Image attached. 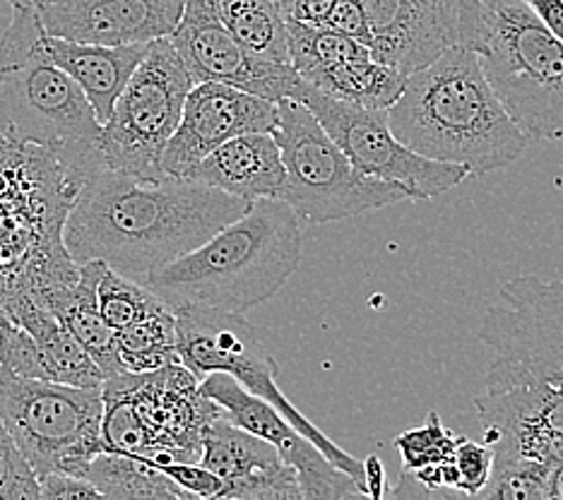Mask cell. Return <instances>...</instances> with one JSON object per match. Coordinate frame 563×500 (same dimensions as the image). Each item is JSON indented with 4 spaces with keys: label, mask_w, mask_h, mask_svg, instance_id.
Here are the masks:
<instances>
[{
    "label": "cell",
    "mask_w": 563,
    "mask_h": 500,
    "mask_svg": "<svg viewBox=\"0 0 563 500\" xmlns=\"http://www.w3.org/2000/svg\"><path fill=\"white\" fill-rule=\"evenodd\" d=\"M249 204L198 181H147L101 166L75 192L63 246L73 263L101 260L145 285L155 269L198 248Z\"/></svg>",
    "instance_id": "6da1fadb"
},
{
    "label": "cell",
    "mask_w": 563,
    "mask_h": 500,
    "mask_svg": "<svg viewBox=\"0 0 563 500\" xmlns=\"http://www.w3.org/2000/svg\"><path fill=\"white\" fill-rule=\"evenodd\" d=\"M393 135L421 157L460 164L470 176L518 162L530 137L510 121L472 48L451 46L407 75L386 111Z\"/></svg>",
    "instance_id": "7a4b0ae2"
},
{
    "label": "cell",
    "mask_w": 563,
    "mask_h": 500,
    "mask_svg": "<svg viewBox=\"0 0 563 500\" xmlns=\"http://www.w3.org/2000/svg\"><path fill=\"white\" fill-rule=\"evenodd\" d=\"M299 216L285 200H251L241 216L145 281L172 308L246 313L277 297L301 263Z\"/></svg>",
    "instance_id": "3957f363"
},
{
    "label": "cell",
    "mask_w": 563,
    "mask_h": 500,
    "mask_svg": "<svg viewBox=\"0 0 563 500\" xmlns=\"http://www.w3.org/2000/svg\"><path fill=\"white\" fill-rule=\"evenodd\" d=\"M36 10L12 8L0 36V140L48 152L78 190L104 166L101 123L82 89L48 58Z\"/></svg>",
    "instance_id": "277c9868"
},
{
    "label": "cell",
    "mask_w": 563,
    "mask_h": 500,
    "mask_svg": "<svg viewBox=\"0 0 563 500\" xmlns=\"http://www.w3.org/2000/svg\"><path fill=\"white\" fill-rule=\"evenodd\" d=\"M475 54L522 135L563 140V44L528 0H482Z\"/></svg>",
    "instance_id": "5b68a950"
},
{
    "label": "cell",
    "mask_w": 563,
    "mask_h": 500,
    "mask_svg": "<svg viewBox=\"0 0 563 500\" xmlns=\"http://www.w3.org/2000/svg\"><path fill=\"white\" fill-rule=\"evenodd\" d=\"M198 382L184 364L104 378V451L147 457L155 465L198 462L205 426L224 414L220 404L200 395Z\"/></svg>",
    "instance_id": "8992f818"
},
{
    "label": "cell",
    "mask_w": 563,
    "mask_h": 500,
    "mask_svg": "<svg viewBox=\"0 0 563 500\" xmlns=\"http://www.w3.org/2000/svg\"><path fill=\"white\" fill-rule=\"evenodd\" d=\"M273 135L285 164L279 200H285L299 220L330 224L409 200L405 186L380 181L356 169L301 101H277Z\"/></svg>",
    "instance_id": "52a82bcc"
},
{
    "label": "cell",
    "mask_w": 563,
    "mask_h": 500,
    "mask_svg": "<svg viewBox=\"0 0 563 500\" xmlns=\"http://www.w3.org/2000/svg\"><path fill=\"white\" fill-rule=\"evenodd\" d=\"M101 412V388L27 378L0 366V419L36 479L54 471L85 479L89 462L104 453Z\"/></svg>",
    "instance_id": "ba28073f"
},
{
    "label": "cell",
    "mask_w": 563,
    "mask_h": 500,
    "mask_svg": "<svg viewBox=\"0 0 563 500\" xmlns=\"http://www.w3.org/2000/svg\"><path fill=\"white\" fill-rule=\"evenodd\" d=\"M176 315V346L181 364L202 380L208 374H229L236 378L251 395L261 397L285 416L294 429L303 433L332 465L347 474L362 496L364 489V462L344 453L338 443L306 419L289 397L277 385V362L267 354L255 335L253 325L241 313H224L214 308L181 305L174 308Z\"/></svg>",
    "instance_id": "9c48e42d"
},
{
    "label": "cell",
    "mask_w": 563,
    "mask_h": 500,
    "mask_svg": "<svg viewBox=\"0 0 563 500\" xmlns=\"http://www.w3.org/2000/svg\"><path fill=\"white\" fill-rule=\"evenodd\" d=\"M190 87L194 80L169 36L150 42L111 115L101 123L99 152L107 169L147 181L162 178V152L181 121Z\"/></svg>",
    "instance_id": "30bf717a"
},
{
    "label": "cell",
    "mask_w": 563,
    "mask_h": 500,
    "mask_svg": "<svg viewBox=\"0 0 563 500\" xmlns=\"http://www.w3.org/2000/svg\"><path fill=\"white\" fill-rule=\"evenodd\" d=\"M501 301L486 308L479 327L496 352L486 390L563 380V279L520 275L501 287Z\"/></svg>",
    "instance_id": "8fae6325"
},
{
    "label": "cell",
    "mask_w": 563,
    "mask_h": 500,
    "mask_svg": "<svg viewBox=\"0 0 563 500\" xmlns=\"http://www.w3.org/2000/svg\"><path fill=\"white\" fill-rule=\"evenodd\" d=\"M299 101L311 109L318 123L325 127V133L342 147L356 169L380 181L405 186L409 200L437 198L470 176L465 166L421 157L405 147L393 135L386 111L347 104L309 82Z\"/></svg>",
    "instance_id": "7c38bea8"
},
{
    "label": "cell",
    "mask_w": 563,
    "mask_h": 500,
    "mask_svg": "<svg viewBox=\"0 0 563 500\" xmlns=\"http://www.w3.org/2000/svg\"><path fill=\"white\" fill-rule=\"evenodd\" d=\"M169 42L194 85L222 82L271 101H299L303 95L306 82L291 63L253 56L229 34L208 0H186Z\"/></svg>",
    "instance_id": "4fadbf2b"
},
{
    "label": "cell",
    "mask_w": 563,
    "mask_h": 500,
    "mask_svg": "<svg viewBox=\"0 0 563 500\" xmlns=\"http://www.w3.org/2000/svg\"><path fill=\"white\" fill-rule=\"evenodd\" d=\"M277 101L222 82H198L186 97L181 121L162 152V174L188 181L190 171L227 140L275 133Z\"/></svg>",
    "instance_id": "5bb4252c"
},
{
    "label": "cell",
    "mask_w": 563,
    "mask_h": 500,
    "mask_svg": "<svg viewBox=\"0 0 563 500\" xmlns=\"http://www.w3.org/2000/svg\"><path fill=\"white\" fill-rule=\"evenodd\" d=\"M200 395L222 407L227 419L239 429L271 443L301 484L303 500H340L362 496L347 474L340 471L318 447L282 416L275 407L251 395L229 374H208L198 382Z\"/></svg>",
    "instance_id": "9a60e30c"
},
{
    "label": "cell",
    "mask_w": 563,
    "mask_h": 500,
    "mask_svg": "<svg viewBox=\"0 0 563 500\" xmlns=\"http://www.w3.org/2000/svg\"><path fill=\"white\" fill-rule=\"evenodd\" d=\"M475 407L494 457H532L556 465L563 453V380L486 390Z\"/></svg>",
    "instance_id": "2e32d148"
},
{
    "label": "cell",
    "mask_w": 563,
    "mask_h": 500,
    "mask_svg": "<svg viewBox=\"0 0 563 500\" xmlns=\"http://www.w3.org/2000/svg\"><path fill=\"white\" fill-rule=\"evenodd\" d=\"M186 0H54L36 10L51 36L82 44H150L169 36Z\"/></svg>",
    "instance_id": "e0dca14e"
},
{
    "label": "cell",
    "mask_w": 563,
    "mask_h": 500,
    "mask_svg": "<svg viewBox=\"0 0 563 500\" xmlns=\"http://www.w3.org/2000/svg\"><path fill=\"white\" fill-rule=\"evenodd\" d=\"M200 465L224 479L229 500H303L297 471L271 443L239 429L227 414L202 431Z\"/></svg>",
    "instance_id": "ac0fdd59"
},
{
    "label": "cell",
    "mask_w": 563,
    "mask_h": 500,
    "mask_svg": "<svg viewBox=\"0 0 563 500\" xmlns=\"http://www.w3.org/2000/svg\"><path fill=\"white\" fill-rule=\"evenodd\" d=\"M188 181L220 188L243 200L279 198L285 164L273 133H246L227 140L196 164Z\"/></svg>",
    "instance_id": "d6986e66"
},
{
    "label": "cell",
    "mask_w": 563,
    "mask_h": 500,
    "mask_svg": "<svg viewBox=\"0 0 563 500\" xmlns=\"http://www.w3.org/2000/svg\"><path fill=\"white\" fill-rule=\"evenodd\" d=\"M101 260H87L78 265V275L73 279H60L30 291V297L46 305L63 325H66L75 340H78L87 354L95 358L104 378L123 374V364L117 352V332L101 318L97 303V277Z\"/></svg>",
    "instance_id": "ffe728a7"
},
{
    "label": "cell",
    "mask_w": 563,
    "mask_h": 500,
    "mask_svg": "<svg viewBox=\"0 0 563 500\" xmlns=\"http://www.w3.org/2000/svg\"><path fill=\"white\" fill-rule=\"evenodd\" d=\"M44 46L48 58L82 89L99 123H104L150 44L104 46L46 34Z\"/></svg>",
    "instance_id": "44dd1931"
},
{
    "label": "cell",
    "mask_w": 563,
    "mask_h": 500,
    "mask_svg": "<svg viewBox=\"0 0 563 500\" xmlns=\"http://www.w3.org/2000/svg\"><path fill=\"white\" fill-rule=\"evenodd\" d=\"M5 313L27 330L40 346L46 380L75 385V388H101L104 382L101 368L46 305L36 303L27 291H15Z\"/></svg>",
    "instance_id": "7402d4cb"
},
{
    "label": "cell",
    "mask_w": 563,
    "mask_h": 500,
    "mask_svg": "<svg viewBox=\"0 0 563 500\" xmlns=\"http://www.w3.org/2000/svg\"><path fill=\"white\" fill-rule=\"evenodd\" d=\"M85 479L101 498L113 500H190L147 457L125 453H99L85 469Z\"/></svg>",
    "instance_id": "603a6c76"
},
{
    "label": "cell",
    "mask_w": 563,
    "mask_h": 500,
    "mask_svg": "<svg viewBox=\"0 0 563 500\" xmlns=\"http://www.w3.org/2000/svg\"><path fill=\"white\" fill-rule=\"evenodd\" d=\"M405 80L407 75L383 66L371 56V48H366L364 54L344 58L338 66L318 75L311 87L347 104L388 111L400 97Z\"/></svg>",
    "instance_id": "cb8c5ba5"
},
{
    "label": "cell",
    "mask_w": 563,
    "mask_h": 500,
    "mask_svg": "<svg viewBox=\"0 0 563 500\" xmlns=\"http://www.w3.org/2000/svg\"><path fill=\"white\" fill-rule=\"evenodd\" d=\"M214 15L253 56L289 63L287 20L271 0H208Z\"/></svg>",
    "instance_id": "d4e9b609"
},
{
    "label": "cell",
    "mask_w": 563,
    "mask_h": 500,
    "mask_svg": "<svg viewBox=\"0 0 563 500\" xmlns=\"http://www.w3.org/2000/svg\"><path fill=\"white\" fill-rule=\"evenodd\" d=\"M117 352L125 370L147 374L172 364H181L176 346V315L172 308L135 320L117 332Z\"/></svg>",
    "instance_id": "484cf974"
},
{
    "label": "cell",
    "mask_w": 563,
    "mask_h": 500,
    "mask_svg": "<svg viewBox=\"0 0 563 500\" xmlns=\"http://www.w3.org/2000/svg\"><path fill=\"white\" fill-rule=\"evenodd\" d=\"M97 303L101 318L107 320V325L113 332L128 327L135 323V320H143L152 313H159L164 308H169L155 291H150L145 285H140V281L119 275L117 269H111L107 263H101L97 277Z\"/></svg>",
    "instance_id": "4316f807"
},
{
    "label": "cell",
    "mask_w": 563,
    "mask_h": 500,
    "mask_svg": "<svg viewBox=\"0 0 563 500\" xmlns=\"http://www.w3.org/2000/svg\"><path fill=\"white\" fill-rule=\"evenodd\" d=\"M552 467L532 457H494L492 477L479 496L489 500H547Z\"/></svg>",
    "instance_id": "83f0119b"
},
{
    "label": "cell",
    "mask_w": 563,
    "mask_h": 500,
    "mask_svg": "<svg viewBox=\"0 0 563 500\" xmlns=\"http://www.w3.org/2000/svg\"><path fill=\"white\" fill-rule=\"evenodd\" d=\"M455 443L457 435L445 426L437 412H429L419 429H409L395 438V447H398L402 457L405 471L453 459Z\"/></svg>",
    "instance_id": "f1b7e54d"
},
{
    "label": "cell",
    "mask_w": 563,
    "mask_h": 500,
    "mask_svg": "<svg viewBox=\"0 0 563 500\" xmlns=\"http://www.w3.org/2000/svg\"><path fill=\"white\" fill-rule=\"evenodd\" d=\"M27 498H40V481L0 419V500Z\"/></svg>",
    "instance_id": "f546056e"
},
{
    "label": "cell",
    "mask_w": 563,
    "mask_h": 500,
    "mask_svg": "<svg viewBox=\"0 0 563 500\" xmlns=\"http://www.w3.org/2000/svg\"><path fill=\"white\" fill-rule=\"evenodd\" d=\"M0 366L27 378H46L34 337L5 313H0Z\"/></svg>",
    "instance_id": "4dcf8cb0"
},
{
    "label": "cell",
    "mask_w": 563,
    "mask_h": 500,
    "mask_svg": "<svg viewBox=\"0 0 563 500\" xmlns=\"http://www.w3.org/2000/svg\"><path fill=\"white\" fill-rule=\"evenodd\" d=\"M453 465L457 469V493L479 496L492 477L494 453L489 445H479L470 438H460L453 451Z\"/></svg>",
    "instance_id": "1f68e13d"
},
{
    "label": "cell",
    "mask_w": 563,
    "mask_h": 500,
    "mask_svg": "<svg viewBox=\"0 0 563 500\" xmlns=\"http://www.w3.org/2000/svg\"><path fill=\"white\" fill-rule=\"evenodd\" d=\"M157 467L178 486V489H184L190 496V500H214L224 496V479L217 477L208 467H202L200 462H164V465Z\"/></svg>",
    "instance_id": "d6a6232c"
},
{
    "label": "cell",
    "mask_w": 563,
    "mask_h": 500,
    "mask_svg": "<svg viewBox=\"0 0 563 500\" xmlns=\"http://www.w3.org/2000/svg\"><path fill=\"white\" fill-rule=\"evenodd\" d=\"M321 27L335 30V32L347 34L352 38H360V42L366 46L371 42V32L366 24L362 0H335V5H332V10L328 12V18Z\"/></svg>",
    "instance_id": "836d02e7"
},
{
    "label": "cell",
    "mask_w": 563,
    "mask_h": 500,
    "mask_svg": "<svg viewBox=\"0 0 563 500\" xmlns=\"http://www.w3.org/2000/svg\"><path fill=\"white\" fill-rule=\"evenodd\" d=\"M40 481V500H80V498H101L92 484L82 477L66 471H54L46 477L36 479Z\"/></svg>",
    "instance_id": "e575fe53"
},
{
    "label": "cell",
    "mask_w": 563,
    "mask_h": 500,
    "mask_svg": "<svg viewBox=\"0 0 563 500\" xmlns=\"http://www.w3.org/2000/svg\"><path fill=\"white\" fill-rule=\"evenodd\" d=\"M335 0H294L289 18L306 24H323Z\"/></svg>",
    "instance_id": "d590c367"
},
{
    "label": "cell",
    "mask_w": 563,
    "mask_h": 500,
    "mask_svg": "<svg viewBox=\"0 0 563 500\" xmlns=\"http://www.w3.org/2000/svg\"><path fill=\"white\" fill-rule=\"evenodd\" d=\"M528 3L547 24V30L563 44V0H528Z\"/></svg>",
    "instance_id": "8d00e7d4"
},
{
    "label": "cell",
    "mask_w": 563,
    "mask_h": 500,
    "mask_svg": "<svg viewBox=\"0 0 563 500\" xmlns=\"http://www.w3.org/2000/svg\"><path fill=\"white\" fill-rule=\"evenodd\" d=\"M364 489L366 498L371 500H380L386 496V469H383L376 455H368L364 459Z\"/></svg>",
    "instance_id": "74e56055"
},
{
    "label": "cell",
    "mask_w": 563,
    "mask_h": 500,
    "mask_svg": "<svg viewBox=\"0 0 563 500\" xmlns=\"http://www.w3.org/2000/svg\"><path fill=\"white\" fill-rule=\"evenodd\" d=\"M547 500H563V462H556L552 471H549Z\"/></svg>",
    "instance_id": "f35d334b"
},
{
    "label": "cell",
    "mask_w": 563,
    "mask_h": 500,
    "mask_svg": "<svg viewBox=\"0 0 563 500\" xmlns=\"http://www.w3.org/2000/svg\"><path fill=\"white\" fill-rule=\"evenodd\" d=\"M12 8H30V10H42L44 5L54 3V0H8Z\"/></svg>",
    "instance_id": "ab89813d"
},
{
    "label": "cell",
    "mask_w": 563,
    "mask_h": 500,
    "mask_svg": "<svg viewBox=\"0 0 563 500\" xmlns=\"http://www.w3.org/2000/svg\"><path fill=\"white\" fill-rule=\"evenodd\" d=\"M271 3L282 12V18H289V12H291V3H294V0H271Z\"/></svg>",
    "instance_id": "60d3db41"
}]
</instances>
